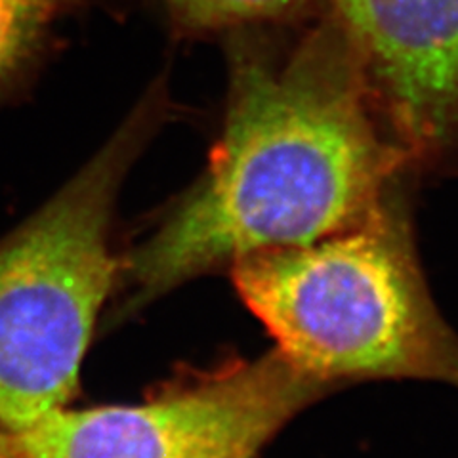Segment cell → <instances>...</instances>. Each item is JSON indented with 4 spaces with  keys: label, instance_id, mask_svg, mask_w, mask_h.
I'll return each instance as SVG.
<instances>
[{
    "label": "cell",
    "instance_id": "cell-1",
    "mask_svg": "<svg viewBox=\"0 0 458 458\" xmlns=\"http://www.w3.org/2000/svg\"><path fill=\"white\" fill-rule=\"evenodd\" d=\"M227 65L205 172L126 260L132 308L245 256L361 224L412 172L327 6L291 37L271 23L235 29Z\"/></svg>",
    "mask_w": 458,
    "mask_h": 458
},
{
    "label": "cell",
    "instance_id": "cell-2",
    "mask_svg": "<svg viewBox=\"0 0 458 458\" xmlns=\"http://www.w3.org/2000/svg\"><path fill=\"white\" fill-rule=\"evenodd\" d=\"M229 269L276 350L310 377L333 388L414 378L458 390V335L428 289L401 185L361 224Z\"/></svg>",
    "mask_w": 458,
    "mask_h": 458
},
{
    "label": "cell",
    "instance_id": "cell-3",
    "mask_svg": "<svg viewBox=\"0 0 458 458\" xmlns=\"http://www.w3.org/2000/svg\"><path fill=\"white\" fill-rule=\"evenodd\" d=\"M168 109L159 79L106 146L0 242V428L33 422L73 395L117 277L109 249L114 199Z\"/></svg>",
    "mask_w": 458,
    "mask_h": 458
},
{
    "label": "cell",
    "instance_id": "cell-4",
    "mask_svg": "<svg viewBox=\"0 0 458 458\" xmlns=\"http://www.w3.org/2000/svg\"><path fill=\"white\" fill-rule=\"evenodd\" d=\"M333 390L274 350L140 405L62 407L0 428V458H256L286 422Z\"/></svg>",
    "mask_w": 458,
    "mask_h": 458
},
{
    "label": "cell",
    "instance_id": "cell-5",
    "mask_svg": "<svg viewBox=\"0 0 458 458\" xmlns=\"http://www.w3.org/2000/svg\"><path fill=\"white\" fill-rule=\"evenodd\" d=\"M412 170L458 166V0H323Z\"/></svg>",
    "mask_w": 458,
    "mask_h": 458
},
{
    "label": "cell",
    "instance_id": "cell-6",
    "mask_svg": "<svg viewBox=\"0 0 458 458\" xmlns=\"http://www.w3.org/2000/svg\"><path fill=\"white\" fill-rule=\"evenodd\" d=\"M313 0H165L183 33H232L235 29L291 21Z\"/></svg>",
    "mask_w": 458,
    "mask_h": 458
},
{
    "label": "cell",
    "instance_id": "cell-7",
    "mask_svg": "<svg viewBox=\"0 0 458 458\" xmlns=\"http://www.w3.org/2000/svg\"><path fill=\"white\" fill-rule=\"evenodd\" d=\"M62 0H0V89L23 65Z\"/></svg>",
    "mask_w": 458,
    "mask_h": 458
}]
</instances>
